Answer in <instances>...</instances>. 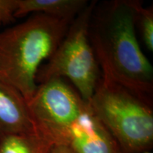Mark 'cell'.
Listing matches in <instances>:
<instances>
[{
    "label": "cell",
    "mask_w": 153,
    "mask_h": 153,
    "mask_svg": "<svg viewBox=\"0 0 153 153\" xmlns=\"http://www.w3.org/2000/svg\"><path fill=\"white\" fill-rule=\"evenodd\" d=\"M136 1L96 4L89 38L101 76L152 104L153 68L136 34Z\"/></svg>",
    "instance_id": "obj_1"
},
{
    "label": "cell",
    "mask_w": 153,
    "mask_h": 153,
    "mask_svg": "<svg viewBox=\"0 0 153 153\" xmlns=\"http://www.w3.org/2000/svg\"><path fill=\"white\" fill-rule=\"evenodd\" d=\"M71 23L36 14L0 32V82L29 100L42 63L53 54Z\"/></svg>",
    "instance_id": "obj_2"
},
{
    "label": "cell",
    "mask_w": 153,
    "mask_h": 153,
    "mask_svg": "<svg viewBox=\"0 0 153 153\" xmlns=\"http://www.w3.org/2000/svg\"><path fill=\"white\" fill-rule=\"evenodd\" d=\"M121 153H143L153 145L152 104L101 76L88 101Z\"/></svg>",
    "instance_id": "obj_3"
},
{
    "label": "cell",
    "mask_w": 153,
    "mask_h": 153,
    "mask_svg": "<svg viewBox=\"0 0 153 153\" xmlns=\"http://www.w3.org/2000/svg\"><path fill=\"white\" fill-rule=\"evenodd\" d=\"M97 1L87 4L69 26L60 45L36 76L38 85L53 78H66L85 101L92 97L101 77L89 38V27Z\"/></svg>",
    "instance_id": "obj_4"
},
{
    "label": "cell",
    "mask_w": 153,
    "mask_h": 153,
    "mask_svg": "<svg viewBox=\"0 0 153 153\" xmlns=\"http://www.w3.org/2000/svg\"><path fill=\"white\" fill-rule=\"evenodd\" d=\"M27 104L38 131L64 145L68 128L87 102L64 79L53 78L38 85Z\"/></svg>",
    "instance_id": "obj_5"
},
{
    "label": "cell",
    "mask_w": 153,
    "mask_h": 153,
    "mask_svg": "<svg viewBox=\"0 0 153 153\" xmlns=\"http://www.w3.org/2000/svg\"><path fill=\"white\" fill-rule=\"evenodd\" d=\"M64 145L74 153H120L116 140L94 114L89 103L67 131Z\"/></svg>",
    "instance_id": "obj_6"
},
{
    "label": "cell",
    "mask_w": 153,
    "mask_h": 153,
    "mask_svg": "<svg viewBox=\"0 0 153 153\" xmlns=\"http://www.w3.org/2000/svg\"><path fill=\"white\" fill-rule=\"evenodd\" d=\"M24 96L0 82V135L38 131Z\"/></svg>",
    "instance_id": "obj_7"
},
{
    "label": "cell",
    "mask_w": 153,
    "mask_h": 153,
    "mask_svg": "<svg viewBox=\"0 0 153 153\" xmlns=\"http://www.w3.org/2000/svg\"><path fill=\"white\" fill-rule=\"evenodd\" d=\"M88 4L86 0H19L15 17L41 14L72 22Z\"/></svg>",
    "instance_id": "obj_8"
},
{
    "label": "cell",
    "mask_w": 153,
    "mask_h": 153,
    "mask_svg": "<svg viewBox=\"0 0 153 153\" xmlns=\"http://www.w3.org/2000/svg\"><path fill=\"white\" fill-rule=\"evenodd\" d=\"M55 145L53 139L40 131L0 135V153H51Z\"/></svg>",
    "instance_id": "obj_9"
},
{
    "label": "cell",
    "mask_w": 153,
    "mask_h": 153,
    "mask_svg": "<svg viewBox=\"0 0 153 153\" xmlns=\"http://www.w3.org/2000/svg\"><path fill=\"white\" fill-rule=\"evenodd\" d=\"M136 24L139 25L143 43L150 52H153V9L145 7L140 1H136Z\"/></svg>",
    "instance_id": "obj_10"
},
{
    "label": "cell",
    "mask_w": 153,
    "mask_h": 153,
    "mask_svg": "<svg viewBox=\"0 0 153 153\" xmlns=\"http://www.w3.org/2000/svg\"><path fill=\"white\" fill-rule=\"evenodd\" d=\"M19 0H0V27L14 22Z\"/></svg>",
    "instance_id": "obj_11"
},
{
    "label": "cell",
    "mask_w": 153,
    "mask_h": 153,
    "mask_svg": "<svg viewBox=\"0 0 153 153\" xmlns=\"http://www.w3.org/2000/svg\"><path fill=\"white\" fill-rule=\"evenodd\" d=\"M51 153H74L68 145L58 144L55 145Z\"/></svg>",
    "instance_id": "obj_12"
},
{
    "label": "cell",
    "mask_w": 153,
    "mask_h": 153,
    "mask_svg": "<svg viewBox=\"0 0 153 153\" xmlns=\"http://www.w3.org/2000/svg\"><path fill=\"white\" fill-rule=\"evenodd\" d=\"M121 153V152H120ZM143 153H152V152H151L150 151H148V152H143Z\"/></svg>",
    "instance_id": "obj_13"
}]
</instances>
